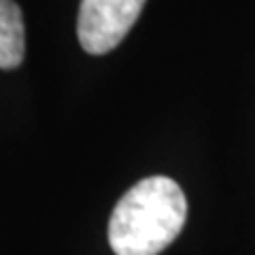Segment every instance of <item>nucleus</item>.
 I'll return each instance as SVG.
<instances>
[{
    "label": "nucleus",
    "mask_w": 255,
    "mask_h": 255,
    "mask_svg": "<svg viewBox=\"0 0 255 255\" xmlns=\"http://www.w3.org/2000/svg\"><path fill=\"white\" fill-rule=\"evenodd\" d=\"M187 217L183 189L168 177H147L122 196L109 219L115 255H157L181 234Z\"/></svg>",
    "instance_id": "f257e3e1"
},
{
    "label": "nucleus",
    "mask_w": 255,
    "mask_h": 255,
    "mask_svg": "<svg viewBox=\"0 0 255 255\" xmlns=\"http://www.w3.org/2000/svg\"><path fill=\"white\" fill-rule=\"evenodd\" d=\"M147 0H81L77 34L92 55L113 51L136 23Z\"/></svg>",
    "instance_id": "f03ea898"
},
{
    "label": "nucleus",
    "mask_w": 255,
    "mask_h": 255,
    "mask_svg": "<svg viewBox=\"0 0 255 255\" xmlns=\"http://www.w3.org/2000/svg\"><path fill=\"white\" fill-rule=\"evenodd\" d=\"M26 30L15 0H0V68L11 70L23 62Z\"/></svg>",
    "instance_id": "7ed1b4c3"
}]
</instances>
